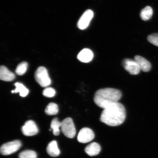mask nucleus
Listing matches in <instances>:
<instances>
[{
    "mask_svg": "<svg viewBox=\"0 0 158 158\" xmlns=\"http://www.w3.org/2000/svg\"><path fill=\"white\" fill-rule=\"evenodd\" d=\"M126 117L125 107L118 102L104 109L101 114L100 120L108 126H116L123 123Z\"/></svg>",
    "mask_w": 158,
    "mask_h": 158,
    "instance_id": "f257e3e1",
    "label": "nucleus"
},
{
    "mask_svg": "<svg viewBox=\"0 0 158 158\" xmlns=\"http://www.w3.org/2000/svg\"><path fill=\"white\" fill-rule=\"evenodd\" d=\"M122 96L121 91L117 89H101L97 91L95 93L94 101L97 106L104 109L110 105L118 102Z\"/></svg>",
    "mask_w": 158,
    "mask_h": 158,
    "instance_id": "f03ea898",
    "label": "nucleus"
},
{
    "mask_svg": "<svg viewBox=\"0 0 158 158\" xmlns=\"http://www.w3.org/2000/svg\"><path fill=\"white\" fill-rule=\"evenodd\" d=\"M35 78L36 82L42 87L47 88L51 84L48 71L44 67H39L35 73Z\"/></svg>",
    "mask_w": 158,
    "mask_h": 158,
    "instance_id": "7ed1b4c3",
    "label": "nucleus"
},
{
    "mask_svg": "<svg viewBox=\"0 0 158 158\" xmlns=\"http://www.w3.org/2000/svg\"><path fill=\"white\" fill-rule=\"evenodd\" d=\"M61 127L62 133L67 137L73 138L76 135V128L72 118H65L62 122Z\"/></svg>",
    "mask_w": 158,
    "mask_h": 158,
    "instance_id": "20e7f679",
    "label": "nucleus"
},
{
    "mask_svg": "<svg viewBox=\"0 0 158 158\" xmlns=\"http://www.w3.org/2000/svg\"><path fill=\"white\" fill-rule=\"evenodd\" d=\"M21 142L15 140L3 144L1 146L0 151L2 155H8L16 152L21 147Z\"/></svg>",
    "mask_w": 158,
    "mask_h": 158,
    "instance_id": "39448f33",
    "label": "nucleus"
},
{
    "mask_svg": "<svg viewBox=\"0 0 158 158\" xmlns=\"http://www.w3.org/2000/svg\"><path fill=\"white\" fill-rule=\"evenodd\" d=\"M122 64L124 69L132 75L139 74L141 71L137 63L134 59L133 60L129 58L124 59Z\"/></svg>",
    "mask_w": 158,
    "mask_h": 158,
    "instance_id": "423d86ee",
    "label": "nucleus"
},
{
    "mask_svg": "<svg viewBox=\"0 0 158 158\" xmlns=\"http://www.w3.org/2000/svg\"><path fill=\"white\" fill-rule=\"evenodd\" d=\"M94 15V13L92 10H87L79 20L77 23L78 28L81 30L86 29L89 25Z\"/></svg>",
    "mask_w": 158,
    "mask_h": 158,
    "instance_id": "0eeeda50",
    "label": "nucleus"
},
{
    "mask_svg": "<svg viewBox=\"0 0 158 158\" xmlns=\"http://www.w3.org/2000/svg\"><path fill=\"white\" fill-rule=\"evenodd\" d=\"M94 137V134L91 129L88 128H84L79 132L77 139L80 143H86L92 141Z\"/></svg>",
    "mask_w": 158,
    "mask_h": 158,
    "instance_id": "6e6552de",
    "label": "nucleus"
},
{
    "mask_svg": "<svg viewBox=\"0 0 158 158\" xmlns=\"http://www.w3.org/2000/svg\"><path fill=\"white\" fill-rule=\"evenodd\" d=\"M23 135L27 136H31L36 135L39 130L36 124L32 120H29L25 122L21 128Z\"/></svg>",
    "mask_w": 158,
    "mask_h": 158,
    "instance_id": "1a4fd4ad",
    "label": "nucleus"
},
{
    "mask_svg": "<svg viewBox=\"0 0 158 158\" xmlns=\"http://www.w3.org/2000/svg\"><path fill=\"white\" fill-rule=\"evenodd\" d=\"M134 60L137 63L140 70L144 72H148L151 70L152 66L151 63L143 57L136 55L134 57Z\"/></svg>",
    "mask_w": 158,
    "mask_h": 158,
    "instance_id": "9d476101",
    "label": "nucleus"
},
{
    "mask_svg": "<svg viewBox=\"0 0 158 158\" xmlns=\"http://www.w3.org/2000/svg\"><path fill=\"white\" fill-rule=\"evenodd\" d=\"M93 52L89 49L85 48L79 53L77 58L79 60L83 63H89L93 59Z\"/></svg>",
    "mask_w": 158,
    "mask_h": 158,
    "instance_id": "9b49d317",
    "label": "nucleus"
},
{
    "mask_svg": "<svg viewBox=\"0 0 158 158\" xmlns=\"http://www.w3.org/2000/svg\"><path fill=\"white\" fill-rule=\"evenodd\" d=\"M15 76L6 67L2 66L0 68V79L5 81L10 82L14 80Z\"/></svg>",
    "mask_w": 158,
    "mask_h": 158,
    "instance_id": "f8f14e48",
    "label": "nucleus"
},
{
    "mask_svg": "<svg viewBox=\"0 0 158 158\" xmlns=\"http://www.w3.org/2000/svg\"><path fill=\"white\" fill-rule=\"evenodd\" d=\"M100 146L97 143H93L88 145L85 148V152L89 156H93L97 155L100 152Z\"/></svg>",
    "mask_w": 158,
    "mask_h": 158,
    "instance_id": "ddd939ff",
    "label": "nucleus"
},
{
    "mask_svg": "<svg viewBox=\"0 0 158 158\" xmlns=\"http://www.w3.org/2000/svg\"><path fill=\"white\" fill-rule=\"evenodd\" d=\"M47 152L51 157H56L60 155L59 151L56 141H53L48 144L47 148Z\"/></svg>",
    "mask_w": 158,
    "mask_h": 158,
    "instance_id": "4468645a",
    "label": "nucleus"
},
{
    "mask_svg": "<svg viewBox=\"0 0 158 158\" xmlns=\"http://www.w3.org/2000/svg\"><path fill=\"white\" fill-rule=\"evenodd\" d=\"M16 88L15 90L11 91L12 93H17L19 92L20 96L22 97H25L28 94L29 90L22 84L17 82L15 83Z\"/></svg>",
    "mask_w": 158,
    "mask_h": 158,
    "instance_id": "2eb2a0df",
    "label": "nucleus"
},
{
    "mask_svg": "<svg viewBox=\"0 0 158 158\" xmlns=\"http://www.w3.org/2000/svg\"><path fill=\"white\" fill-rule=\"evenodd\" d=\"M153 14V9L149 6H147L142 10L140 13V17L143 20L148 21L151 18Z\"/></svg>",
    "mask_w": 158,
    "mask_h": 158,
    "instance_id": "dca6fc26",
    "label": "nucleus"
},
{
    "mask_svg": "<svg viewBox=\"0 0 158 158\" xmlns=\"http://www.w3.org/2000/svg\"><path fill=\"white\" fill-rule=\"evenodd\" d=\"M58 105L53 102L49 104L45 110V113L49 115H55L58 113Z\"/></svg>",
    "mask_w": 158,
    "mask_h": 158,
    "instance_id": "f3484780",
    "label": "nucleus"
},
{
    "mask_svg": "<svg viewBox=\"0 0 158 158\" xmlns=\"http://www.w3.org/2000/svg\"><path fill=\"white\" fill-rule=\"evenodd\" d=\"M61 123L57 118H55L52 120L51 124V129L53 130V133L55 135H58L60 133L59 127H61Z\"/></svg>",
    "mask_w": 158,
    "mask_h": 158,
    "instance_id": "a211bd4d",
    "label": "nucleus"
},
{
    "mask_svg": "<svg viewBox=\"0 0 158 158\" xmlns=\"http://www.w3.org/2000/svg\"><path fill=\"white\" fill-rule=\"evenodd\" d=\"M27 67H28V64L27 62H21L18 65L15 70V73L19 76H22L26 72Z\"/></svg>",
    "mask_w": 158,
    "mask_h": 158,
    "instance_id": "6ab92c4d",
    "label": "nucleus"
},
{
    "mask_svg": "<svg viewBox=\"0 0 158 158\" xmlns=\"http://www.w3.org/2000/svg\"><path fill=\"white\" fill-rule=\"evenodd\" d=\"M19 158H37V155L34 151L25 150L19 154Z\"/></svg>",
    "mask_w": 158,
    "mask_h": 158,
    "instance_id": "aec40b11",
    "label": "nucleus"
},
{
    "mask_svg": "<svg viewBox=\"0 0 158 158\" xmlns=\"http://www.w3.org/2000/svg\"><path fill=\"white\" fill-rule=\"evenodd\" d=\"M43 96L47 98H52L56 94V91L54 88H46L43 92Z\"/></svg>",
    "mask_w": 158,
    "mask_h": 158,
    "instance_id": "412c9836",
    "label": "nucleus"
},
{
    "mask_svg": "<svg viewBox=\"0 0 158 158\" xmlns=\"http://www.w3.org/2000/svg\"><path fill=\"white\" fill-rule=\"evenodd\" d=\"M147 39L149 43L158 47V33H153L148 35Z\"/></svg>",
    "mask_w": 158,
    "mask_h": 158,
    "instance_id": "4be33fe9",
    "label": "nucleus"
}]
</instances>
